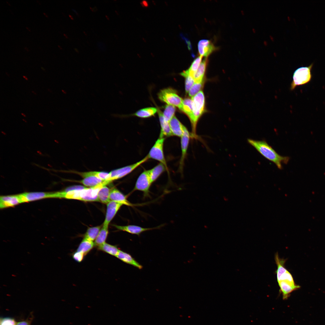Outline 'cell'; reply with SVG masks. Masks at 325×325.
<instances>
[{
  "instance_id": "obj_1",
  "label": "cell",
  "mask_w": 325,
  "mask_h": 325,
  "mask_svg": "<svg viewBox=\"0 0 325 325\" xmlns=\"http://www.w3.org/2000/svg\"><path fill=\"white\" fill-rule=\"evenodd\" d=\"M104 185L101 184L92 187L80 189L81 185L69 187L63 191L58 192V198L79 200L84 202L98 201V192Z\"/></svg>"
},
{
  "instance_id": "obj_2",
  "label": "cell",
  "mask_w": 325,
  "mask_h": 325,
  "mask_svg": "<svg viewBox=\"0 0 325 325\" xmlns=\"http://www.w3.org/2000/svg\"><path fill=\"white\" fill-rule=\"evenodd\" d=\"M247 141L263 156L274 163L279 169H282L283 164H287L289 161V157L282 156L279 154L264 140H256L248 138Z\"/></svg>"
},
{
  "instance_id": "obj_3",
  "label": "cell",
  "mask_w": 325,
  "mask_h": 325,
  "mask_svg": "<svg viewBox=\"0 0 325 325\" xmlns=\"http://www.w3.org/2000/svg\"><path fill=\"white\" fill-rule=\"evenodd\" d=\"M193 103V118L190 121L192 126V134L198 137L196 134V128L198 122L205 111V99L204 93L201 91L191 98Z\"/></svg>"
},
{
  "instance_id": "obj_4",
  "label": "cell",
  "mask_w": 325,
  "mask_h": 325,
  "mask_svg": "<svg viewBox=\"0 0 325 325\" xmlns=\"http://www.w3.org/2000/svg\"><path fill=\"white\" fill-rule=\"evenodd\" d=\"M313 65V63H311L308 66L299 67L294 71L290 85L291 90L294 89L298 86L306 84L310 81Z\"/></svg>"
},
{
  "instance_id": "obj_5",
  "label": "cell",
  "mask_w": 325,
  "mask_h": 325,
  "mask_svg": "<svg viewBox=\"0 0 325 325\" xmlns=\"http://www.w3.org/2000/svg\"><path fill=\"white\" fill-rule=\"evenodd\" d=\"M159 99L167 104L173 106L182 111L183 100L174 89L167 88L161 90L158 94Z\"/></svg>"
},
{
  "instance_id": "obj_6",
  "label": "cell",
  "mask_w": 325,
  "mask_h": 325,
  "mask_svg": "<svg viewBox=\"0 0 325 325\" xmlns=\"http://www.w3.org/2000/svg\"><path fill=\"white\" fill-rule=\"evenodd\" d=\"M148 159L146 156L144 158L135 163L111 171L109 173V177L108 180L105 181L108 184L113 181L122 178L130 173L142 164L146 162Z\"/></svg>"
},
{
  "instance_id": "obj_7",
  "label": "cell",
  "mask_w": 325,
  "mask_h": 325,
  "mask_svg": "<svg viewBox=\"0 0 325 325\" xmlns=\"http://www.w3.org/2000/svg\"><path fill=\"white\" fill-rule=\"evenodd\" d=\"M165 140V138L159 136L147 156L149 159H152L156 160L163 164L166 167L167 171L169 173L163 152Z\"/></svg>"
},
{
  "instance_id": "obj_8",
  "label": "cell",
  "mask_w": 325,
  "mask_h": 325,
  "mask_svg": "<svg viewBox=\"0 0 325 325\" xmlns=\"http://www.w3.org/2000/svg\"><path fill=\"white\" fill-rule=\"evenodd\" d=\"M274 259L277 267L276 271L277 281H283L295 284L292 275L285 267L286 259L280 258L277 252L275 255Z\"/></svg>"
},
{
  "instance_id": "obj_9",
  "label": "cell",
  "mask_w": 325,
  "mask_h": 325,
  "mask_svg": "<svg viewBox=\"0 0 325 325\" xmlns=\"http://www.w3.org/2000/svg\"><path fill=\"white\" fill-rule=\"evenodd\" d=\"M152 184L148 171L145 170L138 178L132 192L140 191L143 193L144 197H149L150 188Z\"/></svg>"
},
{
  "instance_id": "obj_10",
  "label": "cell",
  "mask_w": 325,
  "mask_h": 325,
  "mask_svg": "<svg viewBox=\"0 0 325 325\" xmlns=\"http://www.w3.org/2000/svg\"><path fill=\"white\" fill-rule=\"evenodd\" d=\"M191 138H197L191 133L184 126L183 134L181 137V155L179 168L181 172H183L184 162L187 155L190 139Z\"/></svg>"
},
{
  "instance_id": "obj_11",
  "label": "cell",
  "mask_w": 325,
  "mask_h": 325,
  "mask_svg": "<svg viewBox=\"0 0 325 325\" xmlns=\"http://www.w3.org/2000/svg\"><path fill=\"white\" fill-rule=\"evenodd\" d=\"M19 196L21 203L29 202L46 198H56L55 192H26L19 194Z\"/></svg>"
},
{
  "instance_id": "obj_12",
  "label": "cell",
  "mask_w": 325,
  "mask_h": 325,
  "mask_svg": "<svg viewBox=\"0 0 325 325\" xmlns=\"http://www.w3.org/2000/svg\"><path fill=\"white\" fill-rule=\"evenodd\" d=\"M212 42L206 39L200 40L198 43V49L200 56L207 57L214 51L218 49Z\"/></svg>"
},
{
  "instance_id": "obj_13",
  "label": "cell",
  "mask_w": 325,
  "mask_h": 325,
  "mask_svg": "<svg viewBox=\"0 0 325 325\" xmlns=\"http://www.w3.org/2000/svg\"><path fill=\"white\" fill-rule=\"evenodd\" d=\"M107 205L106 216L103 224L108 226L110 223L123 204L116 202L110 201Z\"/></svg>"
},
{
  "instance_id": "obj_14",
  "label": "cell",
  "mask_w": 325,
  "mask_h": 325,
  "mask_svg": "<svg viewBox=\"0 0 325 325\" xmlns=\"http://www.w3.org/2000/svg\"><path fill=\"white\" fill-rule=\"evenodd\" d=\"M113 226L118 230L125 231L132 234H135L138 236L143 232L147 231L156 229V228H159L161 226H160L152 228H145L134 225L121 226L114 224Z\"/></svg>"
},
{
  "instance_id": "obj_15",
  "label": "cell",
  "mask_w": 325,
  "mask_h": 325,
  "mask_svg": "<svg viewBox=\"0 0 325 325\" xmlns=\"http://www.w3.org/2000/svg\"><path fill=\"white\" fill-rule=\"evenodd\" d=\"M19 194L3 196L0 197L1 209L13 207L21 203Z\"/></svg>"
},
{
  "instance_id": "obj_16",
  "label": "cell",
  "mask_w": 325,
  "mask_h": 325,
  "mask_svg": "<svg viewBox=\"0 0 325 325\" xmlns=\"http://www.w3.org/2000/svg\"><path fill=\"white\" fill-rule=\"evenodd\" d=\"M280 291L282 294L283 299H286L293 291L299 288L300 286L283 281L277 282Z\"/></svg>"
},
{
  "instance_id": "obj_17",
  "label": "cell",
  "mask_w": 325,
  "mask_h": 325,
  "mask_svg": "<svg viewBox=\"0 0 325 325\" xmlns=\"http://www.w3.org/2000/svg\"><path fill=\"white\" fill-rule=\"evenodd\" d=\"M110 198L111 201L120 203L123 205L133 206V205L127 199L126 196L117 189L113 188L111 189Z\"/></svg>"
},
{
  "instance_id": "obj_18",
  "label": "cell",
  "mask_w": 325,
  "mask_h": 325,
  "mask_svg": "<svg viewBox=\"0 0 325 325\" xmlns=\"http://www.w3.org/2000/svg\"><path fill=\"white\" fill-rule=\"evenodd\" d=\"M157 113L160 122L161 130L159 137H164L172 136L170 129L169 122L166 121L164 118L162 113L160 110L157 109Z\"/></svg>"
},
{
  "instance_id": "obj_19",
  "label": "cell",
  "mask_w": 325,
  "mask_h": 325,
  "mask_svg": "<svg viewBox=\"0 0 325 325\" xmlns=\"http://www.w3.org/2000/svg\"><path fill=\"white\" fill-rule=\"evenodd\" d=\"M169 124L172 135L181 137L183 134L184 126L175 116L169 122Z\"/></svg>"
},
{
  "instance_id": "obj_20",
  "label": "cell",
  "mask_w": 325,
  "mask_h": 325,
  "mask_svg": "<svg viewBox=\"0 0 325 325\" xmlns=\"http://www.w3.org/2000/svg\"><path fill=\"white\" fill-rule=\"evenodd\" d=\"M116 257L123 262L133 266L139 269H141L142 266L129 253L119 250Z\"/></svg>"
},
{
  "instance_id": "obj_21",
  "label": "cell",
  "mask_w": 325,
  "mask_h": 325,
  "mask_svg": "<svg viewBox=\"0 0 325 325\" xmlns=\"http://www.w3.org/2000/svg\"><path fill=\"white\" fill-rule=\"evenodd\" d=\"M77 181L84 185L89 187L96 186L103 183L104 181L101 179L94 175L88 176L83 178L82 180Z\"/></svg>"
},
{
  "instance_id": "obj_22",
  "label": "cell",
  "mask_w": 325,
  "mask_h": 325,
  "mask_svg": "<svg viewBox=\"0 0 325 325\" xmlns=\"http://www.w3.org/2000/svg\"><path fill=\"white\" fill-rule=\"evenodd\" d=\"M108 234V226L103 225L94 242V246L98 247L106 243Z\"/></svg>"
},
{
  "instance_id": "obj_23",
  "label": "cell",
  "mask_w": 325,
  "mask_h": 325,
  "mask_svg": "<svg viewBox=\"0 0 325 325\" xmlns=\"http://www.w3.org/2000/svg\"><path fill=\"white\" fill-rule=\"evenodd\" d=\"M208 60L207 57L204 58L201 62L193 78L195 82H200L204 80V77Z\"/></svg>"
},
{
  "instance_id": "obj_24",
  "label": "cell",
  "mask_w": 325,
  "mask_h": 325,
  "mask_svg": "<svg viewBox=\"0 0 325 325\" xmlns=\"http://www.w3.org/2000/svg\"><path fill=\"white\" fill-rule=\"evenodd\" d=\"M165 170H166V167L163 164L161 163H159L152 169L148 170L152 183Z\"/></svg>"
},
{
  "instance_id": "obj_25",
  "label": "cell",
  "mask_w": 325,
  "mask_h": 325,
  "mask_svg": "<svg viewBox=\"0 0 325 325\" xmlns=\"http://www.w3.org/2000/svg\"><path fill=\"white\" fill-rule=\"evenodd\" d=\"M193 103L191 99L187 98L183 100L182 111L187 116L190 121L193 118Z\"/></svg>"
},
{
  "instance_id": "obj_26",
  "label": "cell",
  "mask_w": 325,
  "mask_h": 325,
  "mask_svg": "<svg viewBox=\"0 0 325 325\" xmlns=\"http://www.w3.org/2000/svg\"><path fill=\"white\" fill-rule=\"evenodd\" d=\"M110 190L111 189L106 185L102 187L98 193V201L107 204L110 202L111 201L110 198Z\"/></svg>"
},
{
  "instance_id": "obj_27",
  "label": "cell",
  "mask_w": 325,
  "mask_h": 325,
  "mask_svg": "<svg viewBox=\"0 0 325 325\" xmlns=\"http://www.w3.org/2000/svg\"><path fill=\"white\" fill-rule=\"evenodd\" d=\"M157 109L154 107H148L137 111L134 115L141 118H147L154 116L157 112Z\"/></svg>"
},
{
  "instance_id": "obj_28",
  "label": "cell",
  "mask_w": 325,
  "mask_h": 325,
  "mask_svg": "<svg viewBox=\"0 0 325 325\" xmlns=\"http://www.w3.org/2000/svg\"><path fill=\"white\" fill-rule=\"evenodd\" d=\"M94 244L93 241L84 239L79 245L77 251L80 252L85 255L93 248Z\"/></svg>"
},
{
  "instance_id": "obj_29",
  "label": "cell",
  "mask_w": 325,
  "mask_h": 325,
  "mask_svg": "<svg viewBox=\"0 0 325 325\" xmlns=\"http://www.w3.org/2000/svg\"><path fill=\"white\" fill-rule=\"evenodd\" d=\"M101 228V226L89 228L84 234L83 238L92 241L95 240Z\"/></svg>"
},
{
  "instance_id": "obj_30",
  "label": "cell",
  "mask_w": 325,
  "mask_h": 325,
  "mask_svg": "<svg viewBox=\"0 0 325 325\" xmlns=\"http://www.w3.org/2000/svg\"><path fill=\"white\" fill-rule=\"evenodd\" d=\"M98 249L112 255L116 256L119 250L117 247L106 243L98 247Z\"/></svg>"
},
{
  "instance_id": "obj_31",
  "label": "cell",
  "mask_w": 325,
  "mask_h": 325,
  "mask_svg": "<svg viewBox=\"0 0 325 325\" xmlns=\"http://www.w3.org/2000/svg\"><path fill=\"white\" fill-rule=\"evenodd\" d=\"M175 107L172 105L166 104L165 106L164 112L162 113L163 116L165 119L169 122L175 116Z\"/></svg>"
},
{
  "instance_id": "obj_32",
  "label": "cell",
  "mask_w": 325,
  "mask_h": 325,
  "mask_svg": "<svg viewBox=\"0 0 325 325\" xmlns=\"http://www.w3.org/2000/svg\"><path fill=\"white\" fill-rule=\"evenodd\" d=\"M203 57L200 55L197 57L193 61L189 68L186 70L188 74L193 77L202 62Z\"/></svg>"
},
{
  "instance_id": "obj_33",
  "label": "cell",
  "mask_w": 325,
  "mask_h": 325,
  "mask_svg": "<svg viewBox=\"0 0 325 325\" xmlns=\"http://www.w3.org/2000/svg\"><path fill=\"white\" fill-rule=\"evenodd\" d=\"M180 75L185 78V90L188 93L190 89L195 82L193 77L190 75L186 70L184 71Z\"/></svg>"
},
{
  "instance_id": "obj_34",
  "label": "cell",
  "mask_w": 325,
  "mask_h": 325,
  "mask_svg": "<svg viewBox=\"0 0 325 325\" xmlns=\"http://www.w3.org/2000/svg\"><path fill=\"white\" fill-rule=\"evenodd\" d=\"M204 82V80L202 81L195 82L188 92L189 95L192 98L200 91Z\"/></svg>"
},
{
  "instance_id": "obj_35",
  "label": "cell",
  "mask_w": 325,
  "mask_h": 325,
  "mask_svg": "<svg viewBox=\"0 0 325 325\" xmlns=\"http://www.w3.org/2000/svg\"><path fill=\"white\" fill-rule=\"evenodd\" d=\"M85 256L83 253L77 251L73 253L72 255L73 259L78 262H80L82 261Z\"/></svg>"
},
{
  "instance_id": "obj_36",
  "label": "cell",
  "mask_w": 325,
  "mask_h": 325,
  "mask_svg": "<svg viewBox=\"0 0 325 325\" xmlns=\"http://www.w3.org/2000/svg\"><path fill=\"white\" fill-rule=\"evenodd\" d=\"M97 45L98 48L102 51H104L106 49V46L103 43L99 42L97 43Z\"/></svg>"
},
{
  "instance_id": "obj_37",
  "label": "cell",
  "mask_w": 325,
  "mask_h": 325,
  "mask_svg": "<svg viewBox=\"0 0 325 325\" xmlns=\"http://www.w3.org/2000/svg\"><path fill=\"white\" fill-rule=\"evenodd\" d=\"M14 325H30V324L29 322L24 321L16 323Z\"/></svg>"
},
{
  "instance_id": "obj_38",
  "label": "cell",
  "mask_w": 325,
  "mask_h": 325,
  "mask_svg": "<svg viewBox=\"0 0 325 325\" xmlns=\"http://www.w3.org/2000/svg\"><path fill=\"white\" fill-rule=\"evenodd\" d=\"M91 9L93 11H97L96 10H97V8L95 7H94L93 8H91Z\"/></svg>"
},
{
  "instance_id": "obj_39",
  "label": "cell",
  "mask_w": 325,
  "mask_h": 325,
  "mask_svg": "<svg viewBox=\"0 0 325 325\" xmlns=\"http://www.w3.org/2000/svg\"><path fill=\"white\" fill-rule=\"evenodd\" d=\"M72 10H73V11L74 12H75V13H76V14L77 15H78V13H77V11H76V10H75V9H72Z\"/></svg>"
},
{
  "instance_id": "obj_40",
  "label": "cell",
  "mask_w": 325,
  "mask_h": 325,
  "mask_svg": "<svg viewBox=\"0 0 325 325\" xmlns=\"http://www.w3.org/2000/svg\"><path fill=\"white\" fill-rule=\"evenodd\" d=\"M23 78H24V79H25L26 80H27V81H28V78H27V77H26V76H24V75H23Z\"/></svg>"
},
{
  "instance_id": "obj_41",
  "label": "cell",
  "mask_w": 325,
  "mask_h": 325,
  "mask_svg": "<svg viewBox=\"0 0 325 325\" xmlns=\"http://www.w3.org/2000/svg\"><path fill=\"white\" fill-rule=\"evenodd\" d=\"M69 16L70 17L71 19V20H73L74 18L71 15H70V14H69Z\"/></svg>"
},
{
  "instance_id": "obj_42",
  "label": "cell",
  "mask_w": 325,
  "mask_h": 325,
  "mask_svg": "<svg viewBox=\"0 0 325 325\" xmlns=\"http://www.w3.org/2000/svg\"><path fill=\"white\" fill-rule=\"evenodd\" d=\"M43 13L44 14V15H45V17H48V15H47V14H45V13H44V12H43Z\"/></svg>"
},
{
  "instance_id": "obj_43",
  "label": "cell",
  "mask_w": 325,
  "mask_h": 325,
  "mask_svg": "<svg viewBox=\"0 0 325 325\" xmlns=\"http://www.w3.org/2000/svg\"><path fill=\"white\" fill-rule=\"evenodd\" d=\"M74 49H75V51L76 52H78V53L79 52V51H78V49L77 48H74Z\"/></svg>"
},
{
  "instance_id": "obj_44",
  "label": "cell",
  "mask_w": 325,
  "mask_h": 325,
  "mask_svg": "<svg viewBox=\"0 0 325 325\" xmlns=\"http://www.w3.org/2000/svg\"><path fill=\"white\" fill-rule=\"evenodd\" d=\"M21 114L23 116H24L25 117H26V115L24 114L23 113H21Z\"/></svg>"
},
{
  "instance_id": "obj_45",
  "label": "cell",
  "mask_w": 325,
  "mask_h": 325,
  "mask_svg": "<svg viewBox=\"0 0 325 325\" xmlns=\"http://www.w3.org/2000/svg\"><path fill=\"white\" fill-rule=\"evenodd\" d=\"M41 69H42V70H43V71H45V69H44V68H43V67H41Z\"/></svg>"
},
{
  "instance_id": "obj_46",
  "label": "cell",
  "mask_w": 325,
  "mask_h": 325,
  "mask_svg": "<svg viewBox=\"0 0 325 325\" xmlns=\"http://www.w3.org/2000/svg\"><path fill=\"white\" fill-rule=\"evenodd\" d=\"M32 93H33V94H35V95H36V92H35V91H32Z\"/></svg>"
},
{
  "instance_id": "obj_47",
  "label": "cell",
  "mask_w": 325,
  "mask_h": 325,
  "mask_svg": "<svg viewBox=\"0 0 325 325\" xmlns=\"http://www.w3.org/2000/svg\"><path fill=\"white\" fill-rule=\"evenodd\" d=\"M63 35H64V36H65V37H66V38H68V37H67V35H66L65 34H63Z\"/></svg>"
},
{
  "instance_id": "obj_48",
  "label": "cell",
  "mask_w": 325,
  "mask_h": 325,
  "mask_svg": "<svg viewBox=\"0 0 325 325\" xmlns=\"http://www.w3.org/2000/svg\"><path fill=\"white\" fill-rule=\"evenodd\" d=\"M24 48H25V49H26V50L27 51H28V49H27V48L26 47H25Z\"/></svg>"
},
{
  "instance_id": "obj_49",
  "label": "cell",
  "mask_w": 325,
  "mask_h": 325,
  "mask_svg": "<svg viewBox=\"0 0 325 325\" xmlns=\"http://www.w3.org/2000/svg\"><path fill=\"white\" fill-rule=\"evenodd\" d=\"M26 29H27V30H28V31H30V30L29 29V28H28V27H27V26H26Z\"/></svg>"
},
{
  "instance_id": "obj_50",
  "label": "cell",
  "mask_w": 325,
  "mask_h": 325,
  "mask_svg": "<svg viewBox=\"0 0 325 325\" xmlns=\"http://www.w3.org/2000/svg\"><path fill=\"white\" fill-rule=\"evenodd\" d=\"M6 75H7V76H9V74H8V73L7 72H6Z\"/></svg>"
},
{
  "instance_id": "obj_51",
  "label": "cell",
  "mask_w": 325,
  "mask_h": 325,
  "mask_svg": "<svg viewBox=\"0 0 325 325\" xmlns=\"http://www.w3.org/2000/svg\"><path fill=\"white\" fill-rule=\"evenodd\" d=\"M48 91H49V92H51L52 91H51V90L50 89H48Z\"/></svg>"
},
{
  "instance_id": "obj_52",
  "label": "cell",
  "mask_w": 325,
  "mask_h": 325,
  "mask_svg": "<svg viewBox=\"0 0 325 325\" xmlns=\"http://www.w3.org/2000/svg\"><path fill=\"white\" fill-rule=\"evenodd\" d=\"M58 47H59V48H60V49H62V48L61 47H60V46H59V45H58Z\"/></svg>"
}]
</instances>
